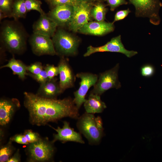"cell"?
<instances>
[{"instance_id": "cell-5", "label": "cell", "mask_w": 162, "mask_h": 162, "mask_svg": "<svg viewBox=\"0 0 162 162\" xmlns=\"http://www.w3.org/2000/svg\"><path fill=\"white\" fill-rule=\"evenodd\" d=\"M134 6L135 15L137 17H147L155 25H159L160 19L159 12L162 6L160 0H128Z\"/></svg>"}, {"instance_id": "cell-23", "label": "cell", "mask_w": 162, "mask_h": 162, "mask_svg": "<svg viewBox=\"0 0 162 162\" xmlns=\"http://www.w3.org/2000/svg\"><path fill=\"white\" fill-rule=\"evenodd\" d=\"M27 12L35 10L39 12L40 15L45 14L41 7V2L39 0H25Z\"/></svg>"}, {"instance_id": "cell-11", "label": "cell", "mask_w": 162, "mask_h": 162, "mask_svg": "<svg viewBox=\"0 0 162 162\" xmlns=\"http://www.w3.org/2000/svg\"><path fill=\"white\" fill-rule=\"evenodd\" d=\"M29 42L32 52L37 56L57 55L52 40L49 36L33 33Z\"/></svg>"}, {"instance_id": "cell-9", "label": "cell", "mask_w": 162, "mask_h": 162, "mask_svg": "<svg viewBox=\"0 0 162 162\" xmlns=\"http://www.w3.org/2000/svg\"><path fill=\"white\" fill-rule=\"evenodd\" d=\"M76 76L81 81L78 89L74 92L73 101L79 109L86 100V96L89 89L96 82L98 76L90 72H81L77 74Z\"/></svg>"}, {"instance_id": "cell-38", "label": "cell", "mask_w": 162, "mask_h": 162, "mask_svg": "<svg viewBox=\"0 0 162 162\" xmlns=\"http://www.w3.org/2000/svg\"></svg>"}, {"instance_id": "cell-32", "label": "cell", "mask_w": 162, "mask_h": 162, "mask_svg": "<svg viewBox=\"0 0 162 162\" xmlns=\"http://www.w3.org/2000/svg\"><path fill=\"white\" fill-rule=\"evenodd\" d=\"M107 5L110 7L111 11H113L118 7L123 5L127 4L128 2L126 0H105Z\"/></svg>"}, {"instance_id": "cell-7", "label": "cell", "mask_w": 162, "mask_h": 162, "mask_svg": "<svg viewBox=\"0 0 162 162\" xmlns=\"http://www.w3.org/2000/svg\"><path fill=\"white\" fill-rule=\"evenodd\" d=\"M53 143L40 138L36 142L28 144V153L30 161L42 162L51 159L55 152Z\"/></svg>"}, {"instance_id": "cell-21", "label": "cell", "mask_w": 162, "mask_h": 162, "mask_svg": "<svg viewBox=\"0 0 162 162\" xmlns=\"http://www.w3.org/2000/svg\"><path fill=\"white\" fill-rule=\"evenodd\" d=\"M107 5L103 2L94 3L90 10V14L92 17L98 21H104L108 9Z\"/></svg>"}, {"instance_id": "cell-35", "label": "cell", "mask_w": 162, "mask_h": 162, "mask_svg": "<svg viewBox=\"0 0 162 162\" xmlns=\"http://www.w3.org/2000/svg\"><path fill=\"white\" fill-rule=\"evenodd\" d=\"M20 161V156L19 151H17L12 157H10L7 161V162H19Z\"/></svg>"}, {"instance_id": "cell-1", "label": "cell", "mask_w": 162, "mask_h": 162, "mask_svg": "<svg viewBox=\"0 0 162 162\" xmlns=\"http://www.w3.org/2000/svg\"><path fill=\"white\" fill-rule=\"evenodd\" d=\"M24 95V105L28 111L30 121L33 124L45 125L65 117L75 119L79 117V109L70 98H46L27 92H25Z\"/></svg>"}, {"instance_id": "cell-8", "label": "cell", "mask_w": 162, "mask_h": 162, "mask_svg": "<svg viewBox=\"0 0 162 162\" xmlns=\"http://www.w3.org/2000/svg\"><path fill=\"white\" fill-rule=\"evenodd\" d=\"M94 3L82 1L74 6V10L68 29L76 32L84 25L90 22L92 19L91 9Z\"/></svg>"}, {"instance_id": "cell-29", "label": "cell", "mask_w": 162, "mask_h": 162, "mask_svg": "<svg viewBox=\"0 0 162 162\" xmlns=\"http://www.w3.org/2000/svg\"><path fill=\"white\" fill-rule=\"evenodd\" d=\"M155 69L151 64H146L143 65L140 68V73L142 76L145 77H150L154 74Z\"/></svg>"}, {"instance_id": "cell-17", "label": "cell", "mask_w": 162, "mask_h": 162, "mask_svg": "<svg viewBox=\"0 0 162 162\" xmlns=\"http://www.w3.org/2000/svg\"><path fill=\"white\" fill-rule=\"evenodd\" d=\"M20 106L19 100L16 98L0 100V124L1 125H5L9 122L16 110Z\"/></svg>"}, {"instance_id": "cell-36", "label": "cell", "mask_w": 162, "mask_h": 162, "mask_svg": "<svg viewBox=\"0 0 162 162\" xmlns=\"http://www.w3.org/2000/svg\"><path fill=\"white\" fill-rule=\"evenodd\" d=\"M82 1L91 3H95L97 2H103L105 1V0H82Z\"/></svg>"}, {"instance_id": "cell-31", "label": "cell", "mask_w": 162, "mask_h": 162, "mask_svg": "<svg viewBox=\"0 0 162 162\" xmlns=\"http://www.w3.org/2000/svg\"><path fill=\"white\" fill-rule=\"evenodd\" d=\"M23 134L26 137L29 144L36 142L40 138L39 135L38 133L34 132L31 130H26Z\"/></svg>"}, {"instance_id": "cell-27", "label": "cell", "mask_w": 162, "mask_h": 162, "mask_svg": "<svg viewBox=\"0 0 162 162\" xmlns=\"http://www.w3.org/2000/svg\"><path fill=\"white\" fill-rule=\"evenodd\" d=\"M27 75L31 77L40 83V84L44 83L49 80L47 73L44 69L37 74H33L28 72L27 73Z\"/></svg>"}, {"instance_id": "cell-37", "label": "cell", "mask_w": 162, "mask_h": 162, "mask_svg": "<svg viewBox=\"0 0 162 162\" xmlns=\"http://www.w3.org/2000/svg\"><path fill=\"white\" fill-rule=\"evenodd\" d=\"M7 16L6 15H5L4 13L0 12V21L3 19V18L7 17Z\"/></svg>"}, {"instance_id": "cell-3", "label": "cell", "mask_w": 162, "mask_h": 162, "mask_svg": "<svg viewBox=\"0 0 162 162\" xmlns=\"http://www.w3.org/2000/svg\"><path fill=\"white\" fill-rule=\"evenodd\" d=\"M76 126L89 143L92 145L99 143L103 136V123L101 118L95 117L93 114L86 112L79 117Z\"/></svg>"}, {"instance_id": "cell-18", "label": "cell", "mask_w": 162, "mask_h": 162, "mask_svg": "<svg viewBox=\"0 0 162 162\" xmlns=\"http://www.w3.org/2000/svg\"><path fill=\"white\" fill-rule=\"evenodd\" d=\"M57 80L54 78L40 84L36 94L44 98H56L58 96L62 93Z\"/></svg>"}, {"instance_id": "cell-12", "label": "cell", "mask_w": 162, "mask_h": 162, "mask_svg": "<svg viewBox=\"0 0 162 162\" xmlns=\"http://www.w3.org/2000/svg\"><path fill=\"white\" fill-rule=\"evenodd\" d=\"M74 10L73 5H60L52 8L47 15L56 23L57 26L68 28L72 19Z\"/></svg>"}, {"instance_id": "cell-30", "label": "cell", "mask_w": 162, "mask_h": 162, "mask_svg": "<svg viewBox=\"0 0 162 162\" xmlns=\"http://www.w3.org/2000/svg\"><path fill=\"white\" fill-rule=\"evenodd\" d=\"M44 69L42 63L40 62H36L27 66V71L33 74L40 73Z\"/></svg>"}, {"instance_id": "cell-20", "label": "cell", "mask_w": 162, "mask_h": 162, "mask_svg": "<svg viewBox=\"0 0 162 162\" xmlns=\"http://www.w3.org/2000/svg\"><path fill=\"white\" fill-rule=\"evenodd\" d=\"M27 66L21 61L17 60L13 57L6 64L1 66L0 69L4 68H10L13 74L18 76L19 77L23 80L26 78L27 74Z\"/></svg>"}, {"instance_id": "cell-24", "label": "cell", "mask_w": 162, "mask_h": 162, "mask_svg": "<svg viewBox=\"0 0 162 162\" xmlns=\"http://www.w3.org/2000/svg\"><path fill=\"white\" fill-rule=\"evenodd\" d=\"M10 142L2 147L0 149V162H7L12 154L13 147Z\"/></svg>"}, {"instance_id": "cell-28", "label": "cell", "mask_w": 162, "mask_h": 162, "mask_svg": "<svg viewBox=\"0 0 162 162\" xmlns=\"http://www.w3.org/2000/svg\"><path fill=\"white\" fill-rule=\"evenodd\" d=\"M49 80H51L59 74V70L58 66L52 64H46L44 67Z\"/></svg>"}, {"instance_id": "cell-6", "label": "cell", "mask_w": 162, "mask_h": 162, "mask_svg": "<svg viewBox=\"0 0 162 162\" xmlns=\"http://www.w3.org/2000/svg\"><path fill=\"white\" fill-rule=\"evenodd\" d=\"M119 68V64H117L112 68L100 73L98 80L90 93L100 96L110 89L120 88L121 86L118 79Z\"/></svg>"}, {"instance_id": "cell-19", "label": "cell", "mask_w": 162, "mask_h": 162, "mask_svg": "<svg viewBox=\"0 0 162 162\" xmlns=\"http://www.w3.org/2000/svg\"><path fill=\"white\" fill-rule=\"evenodd\" d=\"M84 106L86 112L93 114L102 112L106 107L100 96L92 93H90L84 103Z\"/></svg>"}, {"instance_id": "cell-16", "label": "cell", "mask_w": 162, "mask_h": 162, "mask_svg": "<svg viewBox=\"0 0 162 162\" xmlns=\"http://www.w3.org/2000/svg\"><path fill=\"white\" fill-rule=\"evenodd\" d=\"M57 26L46 14L40 15L39 19L33 24V33L52 37L55 34Z\"/></svg>"}, {"instance_id": "cell-22", "label": "cell", "mask_w": 162, "mask_h": 162, "mask_svg": "<svg viewBox=\"0 0 162 162\" xmlns=\"http://www.w3.org/2000/svg\"><path fill=\"white\" fill-rule=\"evenodd\" d=\"M27 12L25 0H14L11 17L18 20L19 19L25 18Z\"/></svg>"}, {"instance_id": "cell-25", "label": "cell", "mask_w": 162, "mask_h": 162, "mask_svg": "<svg viewBox=\"0 0 162 162\" xmlns=\"http://www.w3.org/2000/svg\"><path fill=\"white\" fill-rule=\"evenodd\" d=\"M14 0H0V12L10 17Z\"/></svg>"}, {"instance_id": "cell-33", "label": "cell", "mask_w": 162, "mask_h": 162, "mask_svg": "<svg viewBox=\"0 0 162 162\" xmlns=\"http://www.w3.org/2000/svg\"><path fill=\"white\" fill-rule=\"evenodd\" d=\"M130 12L131 11L129 8L117 11L115 15L114 20L112 22L114 23L116 21L123 20L127 16Z\"/></svg>"}, {"instance_id": "cell-2", "label": "cell", "mask_w": 162, "mask_h": 162, "mask_svg": "<svg viewBox=\"0 0 162 162\" xmlns=\"http://www.w3.org/2000/svg\"><path fill=\"white\" fill-rule=\"evenodd\" d=\"M28 33L18 20L2 22L0 31L1 48L12 54H20L26 49Z\"/></svg>"}, {"instance_id": "cell-10", "label": "cell", "mask_w": 162, "mask_h": 162, "mask_svg": "<svg viewBox=\"0 0 162 162\" xmlns=\"http://www.w3.org/2000/svg\"><path fill=\"white\" fill-rule=\"evenodd\" d=\"M106 52L120 53L129 58L138 53L136 51L128 50L125 48L122 42L121 35H120L112 38L109 41L103 46L97 47L92 46H88L83 56L86 57L97 52Z\"/></svg>"}, {"instance_id": "cell-34", "label": "cell", "mask_w": 162, "mask_h": 162, "mask_svg": "<svg viewBox=\"0 0 162 162\" xmlns=\"http://www.w3.org/2000/svg\"><path fill=\"white\" fill-rule=\"evenodd\" d=\"M10 141H14L18 143L22 144H28L29 142L24 134H17L11 137Z\"/></svg>"}, {"instance_id": "cell-13", "label": "cell", "mask_w": 162, "mask_h": 162, "mask_svg": "<svg viewBox=\"0 0 162 162\" xmlns=\"http://www.w3.org/2000/svg\"><path fill=\"white\" fill-rule=\"evenodd\" d=\"M59 70V84L63 93L67 89L73 87L76 80V77L68 59L65 57H61L58 64Z\"/></svg>"}, {"instance_id": "cell-26", "label": "cell", "mask_w": 162, "mask_h": 162, "mask_svg": "<svg viewBox=\"0 0 162 162\" xmlns=\"http://www.w3.org/2000/svg\"><path fill=\"white\" fill-rule=\"evenodd\" d=\"M49 5L52 8L57 5L69 4L74 6L80 3L82 0H46Z\"/></svg>"}, {"instance_id": "cell-14", "label": "cell", "mask_w": 162, "mask_h": 162, "mask_svg": "<svg viewBox=\"0 0 162 162\" xmlns=\"http://www.w3.org/2000/svg\"><path fill=\"white\" fill-rule=\"evenodd\" d=\"M114 23L102 21H90L84 25L78 30L80 33L86 34L103 36L113 31Z\"/></svg>"}, {"instance_id": "cell-4", "label": "cell", "mask_w": 162, "mask_h": 162, "mask_svg": "<svg viewBox=\"0 0 162 162\" xmlns=\"http://www.w3.org/2000/svg\"><path fill=\"white\" fill-rule=\"evenodd\" d=\"M52 38L57 55L65 57L77 54L80 40L75 36L61 28Z\"/></svg>"}, {"instance_id": "cell-15", "label": "cell", "mask_w": 162, "mask_h": 162, "mask_svg": "<svg viewBox=\"0 0 162 162\" xmlns=\"http://www.w3.org/2000/svg\"><path fill=\"white\" fill-rule=\"evenodd\" d=\"M63 124L62 128L60 127H58L57 129L53 128L57 132V134L54 135V138L52 141L53 143L59 140L63 143L72 141L82 144L85 143L80 134L76 132L71 128L68 122L64 121Z\"/></svg>"}]
</instances>
